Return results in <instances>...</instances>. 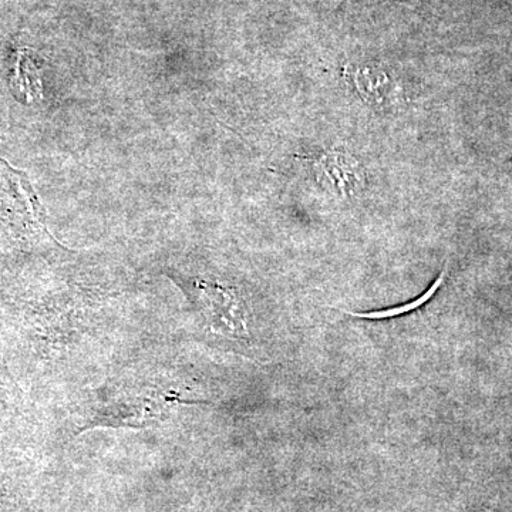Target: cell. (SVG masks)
<instances>
[{
	"label": "cell",
	"mask_w": 512,
	"mask_h": 512,
	"mask_svg": "<svg viewBox=\"0 0 512 512\" xmlns=\"http://www.w3.org/2000/svg\"><path fill=\"white\" fill-rule=\"evenodd\" d=\"M320 187L339 197L363 194L367 184L365 168L349 151L333 148L309 160Z\"/></svg>",
	"instance_id": "cell-2"
},
{
	"label": "cell",
	"mask_w": 512,
	"mask_h": 512,
	"mask_svg": "<svg viewBox=\"0 0 512 512\" xmlns=\"http://www.w3.org/2000/svg\"><path fill=\"white\" fill-rule=\"evenodd\" d=\"M175 281L217 332L224 330L228 335L235 336L247 332L244 302L235 289L217 282L185 276H180Z\"/></svg>",
	"instance_id": "cell-1"
},
{
	"label": "cell",
	"mask_w": 512,
	"mask_h": 512,
	"mask_svg": "<svg viewBox=\"0 0 512 512\" xmlns=\"http://www.w3.org/2000/svg\"><path fill=\"white\" fill-rule=\"evenodd\" d=\"M487 512H495V511H487Z\"/></svg>",
	"instance_id": "cell-6"
},
{
	"label": "cell",
	"mask_w": 512,
	"mask_h": 512,
	"mask_svg": "<svg viewBox=\"0 0 512 512\" xmlns=\"http://www.w3.org/2000/svg\"><path fill=\"white\" fill-rule=\"evenodd\" d=\"M345 76L367 106L389 110L400 101V87L392 74L377 63L349 64Z\"/></svg>",
	"instance_id": "cell-3"
},
{
	"label": "cell",
	"mask_w": 512,
	"mask_h": 512,
	"mask_svg": "<svg viewBox=\"0 0 512 512\" xmlns=\"http://www.w3.org/2000/svg\"><path fill=\"white\" fill-rule=\"evenodd\" d=\"M12 92L20 101L32 103L43 99V86L37 67L26 50H19L10 79Z\"/></svg>",
	"instance_id": "cell-4"
},
{
	"label": "cell",
	"mask_w": 512,
	"mask_h": 512,
	"mask_svg": "<svg viewBox=\"0 0 512 512\" xmlns=\"http://www.w3.org/2000/svg\"><path fill=\"white\" fill-rule=\"evenodd\" d=\"M448 274V266L440 272L439 278L431 284L430 288L427 289L423 295H420L419 298L414 299V301H410L407 303H403V305L392 306V308L382 309V311H372V312H346L349 316L356 319H367V320H383V319H392L397 318V316L407 315V313H412L420 309L421 306L426 305L427 302H430L431 299L434 298L441 286L446 282Z\"/></svg>",
	"instance_id": "cell-5"
},
{
	"label": "cell",
	"mask_w": 512,
	"mask_h": 512,
	"mask_svg": "<svg viewBox=\"0 0 512 512\" xmlns=\"http://www.w3.org/2000/svg\"><path fill=\"white\" fill-rule=\"evenodd\" d=\"M511 167H512V161H511Z\"/></svg>",
	"instance_id": "cell-7"
}]
</instances>
